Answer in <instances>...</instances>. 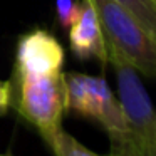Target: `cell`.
Instances as JSON below:
<instances>
[{"mask_svg": "<svg viewBox=\"0 0 156 156\" xmlns=\"http://www.w3.org/2000/svg\"><path fill=\"white\" fill-rule=\"evenodd\" d=\"M47 146L51 148L54 156H101L98 153L91 151L89 148H86L82 143H79L76 138H72L67 131L59 129L52 136H49L45 139Z\"/></svg>", "mask_w": 156, "mask_h": 156, "instance_id": "52a82bcc", "label": "cell"}, {"mask_svg": "<svg viewBox=\"0 0 156 156\" xmlns=\"http://www.w3.org/2000/svg\"><path fill=\"white\" fill-rule=\"evenodd\" d=\"M131 14L138 17V20L156 35V0H118Z\"/></svg>", "mask_w": 156, "mask_h": 156, "instance_id": "ba28073f", "label": "cell"}, {"mask_svg": "<svg viewBox=\"0 0 156 156\" xmlns=\"http://www.w3.org/2000/svg\"><path fill=\"white\" fill-rule=\"evenodd\" d=\"M62 44L44 29H35L19 39L15 51V72L17 77L52 76L62 72L64 66Z\"/></svg>", "mask_w": 156, "mask_h": 156, "instance_id": "5b68a950", "label": "cell"}, {"mask_svg": "<svg viewBox=\"0 0 156 156\" xmlns=\"http://www.w3.org/2000/svg\"><path fill=\"white\" fill-rule=\"evenodd\" d=\"M10 99H12V87L9 82L0 81V109H4L7 112L9 104H10Z\"/></svg>", "mask_w": 156, "mask_h": 156, "instance_id": "30bf717a", "label": "cell"}, {"mask_svg": "<svg viewBox=\"0 0 156 156\" xmlns=\"http://www.w3.org/2000/svg\"><path fill=\"white\" fill-rule=\"evenodd\" d=\"M69 45L72 54L81 61L99 59L106 64V51L101 29L91 5L81 0V14L77 20L69 27Z\"/></svg>", "mask_w": 156, "mask_h": 156, "instance_id": "8992f818", "label": "cell"}, {"mask_svg": "<svg viewBox=\"0 0 156 156\" xmlns=\"http://www.w3.org/2000/svg\"><path fill=\"white\" fill-rule=\"evenodd\" d=\"M0 156H7V154H0Z\"/></svg>", "mask_w": 156, "mask_h": 156, "instance_id": "8fae6325", "label": "cell"}, {"mask_svg": "<svg viewBox=\"0 0 156 156\" xmlns=\"http://www.w3.org/2000/svg\"><path fill=\"white\" fill-rule=\"evenodd\" d=\"M118 81V101L126 119V133L109 138V156H156V118L139 72L121 61L111 62Z\"/></svg>", "mask_w": 156, "mask_h": 156, "instance_id": "7a4b0ae2", "label": "cell"}, {"mask_svg": "<svg viewBox=\"0 0 156 156\" xmlns=\"http://www.w3.org/2000/svg\"><path fill=\"white\" fill-rule=\"evenodd\" d=\"M81 14V0H55V15L62 27L69 29Z\"/></svg>", "mask_w": 156, "mask_h": 156, "instance_id": "9c48e42d", "label": "cell"}, {"mask_svg": "<svg viewBox=\"0 0 156 156\" xmlns=\"http://www.w3.org/2000/svg\"><path fill=\"white\" fill-rule=\"evenodd\" d=\"M17 91V109L41 136L47 139L62 128L61 121L67 111L64 72L52 76H20Z\"/></svg>", "mask_w": 156, "mask_h": 156, "instance_id": "277c9868", "label": "cell"}, {"mask_svg": "<svg viewBox=\"0 0 156 156\" xmlns=\"http://www.w3.org/2000/svg\"><path fill=\"white\" fill-rule=\"evenodd\" d=\"M67 109L82 118L96 119L109 138L126 133V119L118 98L102 77L82 72L64 74Z\"/></svg>", "mask_w": 156, "mask_h": 156, "instance_id": "3957f363", "label": "cell"}, {"mask_svg": "<svg viewBox=\"0 0 156 156\" xmlns=\"http://www.w3.org/2000/svg\"><path fill=\"white\" fill-rule=\"evenodd\" d=\"M91 5L101 29L106 64L121 61L146 77L156 71V35L118 0H82Z\"/></svg>", "mask_w": 156, "mask_h": 156, "instance_id": "6da1fadb", "label": "cell"}]
</instances>
